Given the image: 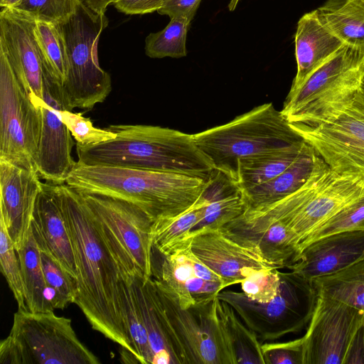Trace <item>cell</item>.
<instances>
[{"label":"cell","mask_w":364,"mask_h":364,"mask_svg":"<svg viewBox=\"0 0 364 364\" xmlns=\"http://www.w3.org/2000/svg\"><path fill=\"white\" fill-rule=\"evenodd\" d=\"M193 136L215 169L233 182L239 159L304 141L272 102Z\"/></svg>","instance_id":"cell-4"},{"label":"cell","mask_w":364,"mask_h":364,"mask_svg":"<svg viewBox=\"0 0 364 364\" xmlns=\"http://www.w3.org/2000/svg\"><path fill=\"white\" fill-rule=\"evenodd\" d=\"M265 364H303V338L262 344Z\"/></svg>","instance_id":"cell-42"},{"label":"cell","mask_w":364,"mask_h":364,"mask_svg":"<svg viewBox=\"0 0 364 364\" xmlns=\"http://www.w3.org/2000/svg\"><path fill=\"white\" fill-rule=\"evenodd\" d=\"M103 12H96L82 0L76 11L58 23L67 51V73L63 83L69 107L92 109L105 101L112 90L111 77L99 64L98 43L108 26Z\"/></svg>","instance_id":"cell-7"},{"label":"cell","mask_w":364,"mask_h":364,"mask_svg":"<svg viewBox=\"0 0 364 364\" xmlns=\"http://www.w3.org/2000/svg\"><path fill=\"white\" fill-rule=\"evenodd\" d=\"M91 9L96 12L105 13L109 5L112 4L116 0H82Z\"/></svg>","instance_id":"cell-46"},{"label":"cell","mask_w":364,"mask_h":364,"mask_svg":"<svg viewBox=\"0 0 364 364\" xmlns=\"http://www.w3.org/2000/svg\"><path fill=\"white\" fill-rule=\"evenodd\" d=\"M278 295L267 303L250 300L242 291L222 290L217 297L228 304L259 341L272 342L307 327L318 294L311 281L290 270L279 271Z\"/></svg>","instance_id":"cell-8"},{"label":"cell","mask_w":364,"mask_h":364,"mask_svg":"<svg viewBox=\"0 0 364 364\" xmlns=\"http://www.w3.org/2000/svg\"><path fill=\"white\" fill-rule=\"evenodd\" d=\"M304 144L305 141L239 159L234 183L244 191L274 178L294 162Z\"/></svg>","instance_id":"cell-28"},{"label":"cell","mask_w":364,"mask_h":364,"mask_svg":"<svg viewBox=\"0 0 364 364\" xmlns=\"http://www.w3.org/2000/svg\"><path fill=\"white\" fill-rule=\"evenodd\" d=\"M294 43L297 71L288 94L296 91L314 71L344 44L322 23L316 9L305 14L299 20Z\"/></svg>","instance_id":"cell-24"},{"label":"cell","mask_w":364,"mask_h":364,"mask_svg":"<svg viewBox=\"0 0 364 364\" xmlns=\"http://www.w3.org/2000/svg\"><path fill=\"white\" fill-rule=\"evenodd\" d=\"M343 364H364V324L354 336Z\"/></svg>","instance_id":"cell-45"},{"label":"cell","mask_w":364,"mask_h":364,"mask_svg":"<svg viewBox=\"0 0 364 364\" xmlns=\"http://www.w3.org/2000/svg\"><path fill=\"white\" fill-rule=\"evenodd\" d=\"M154 280L183 364H231L217 312V296L182 308L162 282Z\"/></svg>","instance_id":"cell-10"},{"label":"cell","mask_w":364,"mask_h":364,"mask_svg":"<svg viewBox=\"0 0 364 364\" xmlns=\"http://www.w3.org/2000/svg\"><path fill=\"white\" fill-rule=\"evenodd\" d=\"M207 180L181 173L76 162L65 184L79 193L131 203L154 222L178 217L201 196Z\"/></svg>","instance_id":"cell-3"},{"label":"cell","mask_w":364,"mask_h":364,"mask_svg":"<svg viewBox=\"0 0 364 364\" xmlns=\"http://www.w3.org/2000/svg\"><path fill=\"white\" fill-rule=\"evenodd\" d=\"M200 1L201 0H165L157 12L161 15L168 16L171 18H184L191 22Z\"/></svg>","instance_id":"cell-43"},{"label":"cell","mask_w":364,"mask_h":364,"mask_svg":"<svg viewBox=\"0 0 364 364\" xmlns=\"http://www.w3.org/2000/svg\"><path fill=\"white\" fill-rule=\"evenodd\" d=\"M116 137L90 145L76 143L77 162L186 174L208 180L215 170L193 134L145 124H112Z\"/></svg>","instance_id":"cell-2"},{"label":"cell","mask_w":364,"mask_h":364,"mask_svg":"<svg viewBox=\"0 0 364 364\" xmlns=\"http://www.w3.org/2000/svg\"><path fill=\"white\" fill-rule=\"evenodd\" d=\"M217 312L231 364H265L262 343L234 309L218 299Z\"/></svg>","instance_id":"cell-27"},{"label":"cell","mask_w":364,"mask_h":364,"mask_svg":"<svg viewBox=\"0 0 364 364\" xmlns=\"http://www.w3.org/2000/svg\"><path fill=\"white\" fill-rule=\"evenodd\" d=\"M364 231V196L311 232L301 242V250L321 237L346 231Z\"/></svg>","instance_id":"cell-38"},{"label":"cell","mask_w":364,"mask_h":364,"mask_svg":"<svg viewBox=\"0 0 364 364\" xmlns=\"http://www.w3.org/2000/svg\"><path fill=\"white\" fill-rule=\"evenodd\" d=\"M364 258V231L352 230L318 239L301 252L287 269L304 279H315L338 272Z\"/></svg>","instance_id":"cell-21"},{"label":"cell","mask_w":364,"mask_h":364,"mask_svg":"<svg viewBox=\"0 0 364 364\" xmlns=\"http://www.w3.org/2000/svg\"><path fill=\"white\" fill-rule=\"evenodd\" d=\"M121 298L126 326L139 363H152V353L142 314L137 301L132 275L121 273Z\"/></svg>","instance_id":"cell-33"},{"label":"cell","mask_w":364,"mask_h":364,"mask_svg":"<svg viewBox=\"0 0 364 364\" xmlns=\"http://www.w3.org/2000/svg\"><path fill=\"white\" fill-rule=\"evenodd\" d=\"M80 0H21L13 7L36 19L63 23L77 10Z\"/></svg>","instance_id":"cell-39"},{"label":"cell","mask_w":364,"mask_h":364,"mask_svg":"<svg viewBox=\"0 0 364 364\" xmlns=\"http://www.w3.org/2000/svg\"><path fill=\"white\" fill-rule=\"evenodd\" d=\"M317 156L305 142L299 156L283 172L263 183L241 191L246 209L273 203L298 191L312 175Z\"/></svg>","instance_id":"cell-25"},{"label":"cell","mask_w":364,"mask_h":364,"mask_svg":"<svg viewBox=\"0 0 364 364\" xmlns=\"http://www.w3.org/2000/svg\"><path fill=\"white\" fill-rule=\"evenodd\" d=\"M0 264L1 273L18 303V309L28 310L26 303L23 279L18 254L1 218H0Z\"/></svg>","instance_id":"cell-37"},{"label":"cell","mask_w":364,"mask_h":364,"mask_svg":"<svg viewBox=\"0 0 364 364\" xmlns=\"http://www.w3.org/2000/svg\"><path fill=\"white\" fill-rule=\"evenodd\" d=\"M316 11L322 23L344 44L364 47V0H326Z\"/></svg>","instance_id":"cell-29"},{"label":"cell","mask_w":364,"mask_h":364,"mask_svg":"<svg viewBox=\"0 0 364 364\" xmlns=\"http://www.w3.org/2000/svg\"><path fill=\"white\" fill-rule=\"evenodd\" d=\"M289 124L333 171L364 178V88L331 122Z\"/></svg>","instance_id":"cell-12"},{"label":"cell","mask_w":364,"mask_h":364,"mask_svg":"<svg viewBox=\"0 0 364 364\" xmlns=\"http://www.w3.org/2000/svg\"><path fill=\"white\" fill-rule=\"evenodd\" d=\"M21 0H0L1 8H13L16 6Z\"/></svg>","instance_id":"cell-47"},{"label":"cell","mask_w":364,"mask_h":364,"mask_svg":"<svg viewBox=\"0 0 364 364\" xmlns=\"http://www.w3.org/2000/svg\"><path fill=\"white\" fill-rule=\"evenodd\" d=\"M33 31L49 70L63 85L68 60L65 41L60 25L34 18Z\"/></svg>","instance_id":"cell-34"},{"label":"cell","mask_w":364,"mask_h":364,"mask_svg":"<svg viewBox=\"0 0 364 364\" xmlns=\"http://www.w3.org/2000/svg\"><path fill=\"white\" fill-rule=\"evenodd\" d=\"M191 242L190 237L164 256L160 273L156 277L171 291L182 308L216 296L223 290L220 277L193 254Z\"/></svg>","instance_id":"cell-18"},{"label":"cell","mask_w":364,"mask_h":364,"mask_svg":"<svg viewBox=\"0 0 364 364\" xmlns=\"http://www.w3.org/2000/svg\"><path fill=\"white\" fill-rule=\"evenodd\" d=\"M240 0H230L228 4V9L230 11H232L236 8Z\"/></svg>","instance_id":"cell-48"},{"label":"cell","mask_w":364,"mask_h":364,"mask_svg":"<svg viewBox=\"0 0 364 364\" xmlns=\"http://www.w3.org/2000/svg\"><path fill=\"white\" fill-rule=\"evenodd\" d=\"M364 88V47L347 44L314 71L281 110L289 123L316 126L337 118Z\"/></svg>","instance_id":"cell-5"},{"label":"cell","mask_w":364,"mask_h":364,"mask_svg":"<svg viewBox=\"0 0 364 364\" xmlns=\"http://www.w3.org/2000/svg\"><path fill=\"white\" fill-rule=\"evenodd\" d=\"M202 196L208 200L202 220L191 230L220 229L242 214L246 205L239 187L224 173L215 170Z\"/></svg>","instance_id":"cell-26"},{"label":"cell","mask_w":364,"mask_h":364,"mask_svg":"<svg viewBox=\"0 0 364 364\" xmlns=\"http://www.w3.org/2000/svg\"><path fill=\"white\" fill-rule=\"evenodd\" d=\"M318 294L364 312V258L334 274L311 281Z\"/></svg>","instance_id":"cell-31"},{"label":"cell","mask_w":364,"mask_h":364,"mask_svg":"<svg viewBox=\"0 0 364 364\" xmlns=\"http://www.w3.org/2000/svg\"><path fill=\"white\" fill-rule=\"evenodd\" d=\"M42 268L51 295L54 309H63L75 303L77 297L76 279L49 254L41 251Z\"/></svg>","instance_id":"cell-36"},{"label":"cell","mask_w":364,"mask_h":364,"mask_svg":"<svg viewBox=\"0 0 364 364\" xmlns=\"http://www.w3.org/2000/svg\"><path fill=\"white\" fill-rule=\"evenodd\" d=\"M76 267L77 297L92 328L119 344L139 363L130 342L121 298V273L102 225L82 196L57 185Z\"/></svg>","instance_id":"cell-1"},{"label":"cell","mask_w":364,"mask_h":364,"mask_svg":"<svg viewBox=\"0 0 364 364\" xmlns=\"http://www.w3.org/2000/svg\"><path fill=\"white\" fill-rule=\"evenodd\" d=\"M25 288L26 303L31 312L53 311L51 295L42 268L40 249L31 228L16 250Z\"/></svg>","instance_id":"cell-30"},{"label":"cell","mask_w":364,"mask_h":364,"mask_svg":"<svg viewBox=\"0 0 364 364\" xmlns=\"http://www.w3.org/2000/svg\"><path fill=\"white\" fill-rule=\"evenodd\" d=\"M364 324V312L318 294L303 338V364H343L350 343Z\"/></svg>","instance_id":"cell-13"},{"label":"cell","mask_w":364,"mask_h":364,"mask_svg":"<svg viewBox=\"0 0 364 364\" xmlns=\"http://www.w3.org/2000/svg\"><path fill=\"white\" fill-rule=\"evenodd\" d=\"M31 228L40 250L52 256L76 279L72 243L57 185L42 183L35 203Z\"/></svg>","instance_id":"cell-22"},{"label":"cell","mask_w":364,"mask_h":364,"mask_svg":"<svg viewBox=\"0 0 364 364\" xmlns=\"http://www.w3.org/2000/svg\"><path fill=\"white\" fill-rule=\"evenodd\" d=\"M165 0H116L112 4L120 12L128 15L145 14L158 11Z\"/></svg>","instance_id":"cell-44"},{"label":"cell","mask_w":364,"mask_h":364,"mask_svg":"<svg viewBox=\"0 0 364 364\" xmlns=\"http://www.w3.org/2000/svg\"><path fill=\"white\" fill-rule=\"evenodd\" d=\"M33 26L34 18L30 15L13 8H1L0 49L31 100L40 107L43 77L50 70L37 43Z\"/></svg>","instance_id":"cell-15"},{"label":"cell","mask_w":364,"mask_h":364,"mask_svg":"<svg viewBox=\"0 0 364 364\" xmlns=\"http://www.w3.org/2000/svg\"><path fill=\"white\" fill-rule=\"evenodd\" d=\"M242 292L250 299L267 303L279 294L280 276L279 269H261L251 272L240 282Z\"/></svg>","instance_id":"cell-40"},{"label":"cell","mask_w":364,"mask_h":364,"mask_svg":"<svg viewBox=\"0 0 364 364\" xmlns=\"http://www.w3.org/2000/svg\"><path fill=\"white\" fill-rule=\"evenodd\" d=\"M363 196L364 178L331 169L317 193L284 223L296 235L300 247L311 232Z\"/></svg>","instance_id":"cell-20"},{"label":"cell","mask_w":364,"mask_h":364,"mask_svg":"<svg viewBox=\"0 0 364 364\" xmlns=\"http://www.w3.org/2000/svg\"><path fill=\"white\" fill-rule=\"evenodd\" d=\"M60 117L77 144L90 145L105 141L116 137V134L107 128L100 129L94 127L90 118L82 113L61 110Z\"/></svg>","instance_id":"cell-41"},{"label":"cell","mask_w":364,"mask_h":364,"mask_svg":"<svg viewBox=\"0 0 364 364\" xmlns=\"http://www.w3.org/2000/svg\"><path fill=\"white\" fill-rule=\"evenodd\" d=\"M78 192V191H77ZM100 221L107 242L120 272L152 275V225L149 216L136 205L116 198L80 193Z\"/></svg>","instance_id":"cell-9"},{"label":"cell","mask_w":364,"mask_h":364,"mask_svg":"<svg viewBox=\"0 0 364 364\" xmlns=\"http://www.w3.org/2000/svg\"><path fill=\"white\" fill-rule=\"evenodd\" d=\"M190 24L191 22L184 18H171L164 29L146 36V55L152 58L186 56V36Z\"/></svg>","instance_id":"cell-35"},{"label":"cell","mask_w":364,"mask_h":364,"mask_svg":"<svg viewBox=\"0 0 364 364\" xmlns=\"http://www.w3.org/2000/svg\"><path fill=\"white\" fill-rule=\"evenodd\" d=\"M78 339L70 318L53 311L18 309L9 336L0 344L1 364H98Z\"/></svg>","instance_id":"cell-6"},{"label":"cell","mask_w":364,"mask_h":364,"mask_svg":"<svg viewBox=\"0 0 364 364\" xmlns=\"http://www.w3.org/2000/svg\"><path fill=\"white\" fill-rule=\"evenodd\" d=\"M152 353V364H183L181 348L168 323L154 279L132 275Z\"/></svg>","instance_id":"cell-23"},{"label":"cell","mask_w":364,"mask_h":364,"mask_svg":"<svg viewBox=\"0 0 364 364\" xmlns=\"http://www.w3.org/2000/svg\"><path fill=\"white\" fill-rule=\"evenodd\" d=\"M207 203L208 200L201 195L193 206L178 217L154 222L151 231L153 247L165 256L190 238V232L203 218V208Z\"/></svg>","instance_id":"cell-32"},{"label":"cell","mask_w":364,"mask_h":364,"mask_svg":"<svg viewBox=\"0 0 364 364\" xmlns=\"http://www.w3.org/2000/svg\"><path fill=\"white\" fill-rule=\"evenodd\" d=\"M40 108L42 123L36 170L46 182L64 184L76 162L71 156L74 145L72 134L62 121L60 111L72 109L66 102L63 85L50 71L43 77Z\"/></svg>","instance_id":"cell-14"},{"label":"cell","mask_w":364,"mask_h":364,"mask_svg":"<svg viewBox=\"0 0 364 364\" xmlns=\"http://www.w3.org/2000/svg\"><path fill=\"white\" fill-rule=\"evenodd\" d=\"M220 230L239 244L256 248L277 269L288 268L299 258L296 235L284 222L259 208H248Z\"/></svg>","instance_id":"cell-16"},{"label":"cell","mask_w":364,"mask_h":364,"mask_svg":"<svg viewBox=\"0 0 364 364\" xmlns=\"http://www.w3.org/2000/svg\"><path fill=\"white\" fill-rule=\"evenodd\" d=\"M193 254L220 277L223 289L240 284L251 272L261 269H277L256 249L239 244L220 229L190 232Z\"/></svg>","instance_id":"cell-17"},{"label":"cell","mask_w":364,"mask_h":364,"mask_svg":"<svg viewBox=\"0 0 364 364\" xmlns=\"http://www.w3.org/2000/svg\"><path fill=\"white\" fill-rule=\"evenodd\" d=\"M42 183L36 170L0 159V218L16 250L28 233Z\"/></svg>","instance_id":"cell-19"},{"label":"cell","mask_w":364,"mask_h":364,"mask_svg":"<svg viewBox=\"0 0 364 364\" xmlns=\"http://www.w3.org/2000/svg\"><path fill=\"white\" fill-rule=\"evenodd\" d=\"M41 123L40 107L31 100L0 49V159L36 170Z\"/></svg>","instance_id":"cell-11"}]
</instances>
